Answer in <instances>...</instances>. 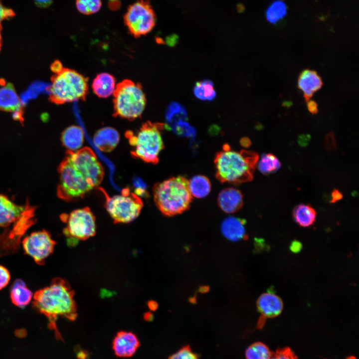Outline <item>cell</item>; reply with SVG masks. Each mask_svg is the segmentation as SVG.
<instances>
[{"label": "cell", "instance_id": "7dc6e473", "mask_svg": "<svg viewBox=\"0 0 359 359\" xmlns=\"http://www.w3.org/2000/svg\"><path fill=\"white\" fill-rule=\"evenodd\" d=\"M145 316L146 317V319H147L148 320H151V319H153V315L151 313H147Z\"/></svg>", "mask_w": 359, "mask_h": 359}, {"label": "cell", "instance_id": "484cf974", "mask_svg": "<svg viewBox=\"0 0 359 359\" xmlns=\"http://www.w3.org/2000/svg\"><path fill=\"white\" fill-rule=\"evenodd\" d=\"M194 96L201 100L211 101L216 95L213 82L209 80H203L196 82L193 88Z\"/></svg>", "mask_w": 359, "mask_h": 359}, {"label": "cell", "instance_id": "f1b7e54d", "mask_svg": "<svg viewBox=\"0 0 359 359\" xmlns=\"http://www.w3.org/2000/svg\"><path fill=\"white\" fill-rule=\"evenodd\" d=\"M77 10L84 14H91L98 12L102 6L101 0H76Z\"/></svg>", "mask_w": 359, "mask_h": 359}, {"label": "cell", "instance_id": "52a82bcc", "mask_svg": "<svg viewBox=\"0 0 359 359\" xmlns=\"http://www.w3.org/2000/svg\"><path fill=\"white\" fill-rule=\"evenodd\" d=\"M113 94L114 116L133 120L141 116L146 98L140 84L125 79L116 85Z\"/></svg>", "mask_w": 359, "mask_h": 359}, {"label": "cell", "instance_id": "3957f363", "mask_svg": "<svg viewBox=\"0 0 359 359\" xmlns=\"http://www.w3.org/2000/svg\"><path fill=\"white\" fill-rule=\"evenodd\" d=\"M259 159L257 153L246 150L237 151L224 144L215 156V176L221 182L238 184L252 180Z\"/></svg>", "mask_w": 359, "mask_h": 359}, {"label": "cell", "instance_id": "6da1fadb", "mask_svg": "<svg viewBox=\"0 0 359 359\" xmlns=\"http://www.w3.org/2000/svg\"><path fill=\"white\" fill-rule=\"evenodd\" d=\"M60 182L57 195L70 201L83 197L103 180L104 170L96 155L89 148L67 151L58 168Z\"/></svg>", "mask_w": 359, "mask_h": 359}, {"label": "cell", "instance_id": "277c9868", "mask_svg": "<svg viewBox=\"0 0 359 359\" xmlns=\"http://www.w3.org/2000/svg\"><path fill=\"white\" fill-rule=\"evenodd\" d=\"M156 205L165 215L172 216L187 210L192 199L188 180L184 177H173L155 184L153 187Z\"/></svg>", "mask_w": 359, "mask_h": 359}, {"label": "cell", "instance_id": "8d00e7d4", "mask_svg": "<svg viewBox=\"0 0 359 359\" xmlns=\"http://www.w3.org/2000/svg\"><path fill=\"white\" fill-rule=\"evenodd\" d=\"M14 15L12 10L3 6L0 1V25L2 21Z\"/></svg>", "mask_w": 359, "mask_h": 359}, {"label": "cell", "instance_id": "e575fe53", "mask_svg": "<svg viewBox=\"0 0 359 359\" xmlns=\"http://www.w3.org/2000/svg\"><path fill=\"white\" fill-rule=\"evenodd\" d=\"M10 280V275L7 269L0 265V290L7 285Z\"/></svg>", "mask_w": 359, "mask_h": 359}, {"label": "cell", "instance_id": "f6af8a7d", "mask_svg": "<svg viewBox=\"0 0 359 359\" xmlns=\"http://www.w3.org/2000/svg\"><path fill=\"white\" fill-rule=\"evenodd\" d=\"M148 305H149V308L152 311H156L158 307V303L154 301H149L148 303Z\"/></svg>", "mask_w": 359, "mask_h": 359}, {"label": "cell", "instance_id": "4316f807", "mask_svg": "<svg viewBox=\"0 0 359 359\" xmlns=\"http://www.w3.org/2000/svg\"><path fill=\"white\" fill-rule=\"evenodd\" d=\"M280 167L279 160L271 153L263 154L258 164L259 171L265 175L276 172Z\"/></svg>", "mask_w": 359, "mask_h": 359}, {"label": "cell", "instance_id": "ee69618b", "mask_svg": "<svg viewBox=\"0 0 359 359\" xmlns=\"http://www.w3.org/2000/svg\"><path fill=\"white\" fill-rule=\"evenodd\" d=\"M210 290L209 286L207 285H201L200 286L198 289V291L201 293H207Z\"/></svg>", "mask_w": 359, "mask_h": 359}, {"label": "cell", "instance_id": "4dcf8cb0", "mask_svg": "<svg viewBox=\"0 0 359 359\" xmlns=\"http://www.w3.org/2000/svg\"><path fill=\"white\" fill-rule=\"evenodd\" d=\"M169 129L180 136L186 137L191 139L195 137V129L186 121H180L170 127Z\"/></svg>", "mask_w": 359, "mask_h": 359}, {"label": "cell", "instance_id": "5b68a950", "mask_svg": "<svg viewBox=\"0 0 359 359\" xmlns=\"http://www.w3.org/2000/svg\"><path fill=\"white\" fill-rule=\"evenodd\" d=\"M165 128L163 123L147 121L136 133L127 132L126 136L132 147V155L147 163H158L164 148L161 131Z\"/></svg>", "mask_w": 359, "mask_h": 359}, {"label": "cell", "instance_id": "5bb4252c", "mask_svg": "<svg viewBox=\"0 0 359 359\" xmlns=\"http://www.w3.org/2000/svg\"><path fill=\"white\" fill-rule=\"evenodd\" d=\"M298 87L303 93L305 100L307 102L314 94L319 90L323 85L321 77L313 70L306 69L299 74Z\"/></svg>", "mask_w": 359, "mask_h": 359}, {"label": "cell", "instance_id": "681fc988", "mask_svg": "<svg viewBox=\"0 0 359 359\" xmlns=\"http://www.w3.org/2000/svg\"><path fill=\"white\" fill-rule=\"evenodd\" d=\"M346 359H357L354 356H350L347 358Z\"/></svg>", "mask_w": 359, "mask_h": 359}, {"label": "cell", "instance_id": "603a6c76", "mask_svg": "<svg viewBox=\"0 0 359 359\" xmlns=\"http://www.w3.org/2000/svg\"><path fill=\"white\" fill-rule=\"evenodd\" d=\"M293 216L295 222L300 226L307 227L315 221L316 212L309 204H299L293 210Z\"/></svg>", "mask_w": 359, "mask_h": 359}, {"label": "cell", "instance_id": "bcb514c9", "mask_svg": "<svg viewBox=\"0 0 359 359\" xmlns=\"http://www.w3.org/2000/svg\"><path fill=\"white\" fill-rule=\"evenodd\" d=\"M188 301L190 303L195 304L196 303V296L194 295L193 296L189 298Z\"/></svg>", "mask_w": 359, "mask_h": 359}, {"label": "cell", "instance_id": "d6986e66", "mask_svg": "<svg viewBox=\"0 0 359 359\" xmlns=\"http://www.w3.org/2000/svg\"><path fill=\"white\" fill-rule=\"evenodd\" d=\"M33 294L26 286L24 282L17 279L12 283L10 290L12 303L19 308H24L33 300Z\"/></svg>", "mask_w": 359, "mask_h": 359}, {"label": "cell", "instance_id": "44dd1931", "mask_svg": "<svg viewBox=\"0 0 359 359\" xmlns=\"http://www.w3.org/2000/svg\"><path fill=\"white\" fill-rule=\"evenodd\" d=\"M84 136L82 129L77 126H71L62 133L61 140L68 151L75 152L82 147Z\"/></svg>", "mask_w": 359, "mask_h": 359}, {"label": "cell", "instance_id": "e0dca14e", "mask_svg": "<svg viewBox=\"0 0 359 359\" xmlns=\"http://www.w3.org/2000/svg\"><path fill=\"white\" fill-rule=\"evenodd\" d=\"M245 223L244 219L233 216L228 217L221 223V232L225 237L232 241L246 240L248 236L245 234Z\"/></svg>", "mask_w": 359, "mask_h": 359}, {"label": "cell", "instance_id": "1f68e13d", "mask_svg": "<svg viewBox=\"0 0 359 359\" xmlns=\"http://www.w3.org/2000/svg\"><path fill=\"white\" fill-rule=\"evenodd\" d=\"M169 359H199V358L188 345H186L171 355Z\"/></svg>", "mask_w": 359, "mask_h": 359}, {"label": "cell", "instance_id": "2e32d148", "mask_svg": "<svg viewBox=\"0 0 359 359\" xmlns=\"http://www.w3.org/2000/svg\"><path fill=\"white\" fill-rule=\"evenodd\" d=\"M27 208V207L15 204L0 194V227H7L18 219Z\"/></svg>", "mask_w": 359, "mask_h": 359}, {"label": "cell", "instance_id": "74e56055", "mask_svg": "<svg viewBox=\"0 0 359 359\" xmlns=\"http://www.w3.org/2000/svg\"><path fill=\"white\" fill-rule=\"evenodd\" d=\"M307 109L312 114H316L318 112L317 103L313 100H309L307 102Z\"/></svg>", "mask_w": 359, "mask_h": 359}, {"label": "cell", "instance_id": "7402d4cb", "mask_svg": "<svg viewBox=\"0 0 359 359\" xmlns=\"http://www.w3.org/2000/svg\"><path fill=\"white\" fill-rule=\"evenodd\" d=\"M20 97L12 85L6 84L0 88V110L15 111L21 104Z\"/></svg>", "mask_w": 359, "mask_h": 359}, {"label": "cell", "instance_id": "7c38bea8", "mask_svg": "<svg viewBox=\"0 0 359 359\" xmlns=\"http://www.w3.org/2000/svg\"><path fill=\"white\" fill-rule=\"evenodd\" d=\"M140 346L137 336L133 332H118L112 341V349L115 355L119 358L132 357Z\"/></svg>", "mask_w": 359, "mask_h": 359}, {"label": "cell", "instance_id": "c3c4849f", "mask_svg": "<svg viewBox=\"0 0 359 359\" xmlns=\"http://www.w3.org/2000/svg\"><path fill=\"white\" fill-rule=\"evenodd\" d=\"M1 32H0V49L1 45Z\"/></svg>", "mask_w": 359, "mask_h": 359}, {"label": "cell", "instance_id": "f35d334b", "mask_svg": "<svg viewBox=\"0 0 359 359\" xmlns=\"http://www.w3.org/2000/svg\"><path fill=\"white\" fill-rule=\"evenodd\" d=\"M343 198L342 193L337 189H335L332 192V199L331 202L335 203L337 201L341 200Z\"/></svg>", "mask_w": 359, "mask_h": 359}, {"label": "cell", "instance_id": "7bdbcfd3", "mask_svg": "<svg viewBox=\"0 0 359 359\" xmlns=\"http://www.w3.org/2000/svg\"><path fill=\"white\" fill-rule=\"evenodd\" d=\"M240 143L243 147L247 148L251 145V142L249 138L244 137L241 140Z\"/></svg>", "mask_w": 359, "mask_h": 359}, {"label": "cell", "instance_id": "ffe728a7", "mask_svg": "<svg viewBox=\"0 0 359 359\" xmlns=\"http://www.w3.org/2000/svg\"><path fill=\"white\" fill-rule=\"evenodd\" d=\"M92 88L94 93L101 98H107L114 92L116 87V80L111 74L100 73L94 79Z\"/></svg>", "mask_w": 359, "mask_h": 359}, {"label": "cell", "instance_id": "d4e9b609", "mask_svg": "<svg viewBox=\"0 0 359 359\" xmlns=\"http://www.w3.org/2000/svg\"><path fill=\"white\" fill-rule=\"evenodd\" d=\"M167 124L165 128H169L180 121H186L187 114L185 108L180 104L172 101L167 109L166 114Z\"/></svg>", "mask_w": 359, "mask_h": 359}, {"label": "cell", "instance_id": "30bf717a", "mask_svg": "<svg viewBox=\"0 0 359 359\" xmlns=\"http://www.w3.org/2000/svg\"><path fill=\"white\" fill-rule=\"evenodd\" d=\"M61 219L66 223L64 234L78 240H86L96 233L95 218L89 207L77 209L68 215H62Z\"/></svg>", "mask_w": 359, "mask_h": 359}, {"label": "cell", "instance_id": "ac0fdd59", "mask_svg": "<svg viewBox=\"0 0 359 359\" xmlns=\"http://www.w3.org/2000/svg\"><path fill=\"white\" fill-rule=\"evenodd\" d=\"M119 139V134L115 129L105 127L96 133L93 141L95 146L101 151L110 152L116 147Z\"/></svg>", "mask_w": 359, "mask_h": 359}, {"label": "cell", "instance_id": "cb8c5ba5", "mask_svg": "<svg viewBox=\"0 0 359 359\" xmlns=\"http://www.w3.org/2000/svg\"><path fill=\"white\" fill-rule=\"evenodd\" d=\"M189 189L192 197L198 198L207 196L211 190V185L209 179L203 175H196L188 180Z\"/></svg>", "mask_w": 359, "mask_h": 359}, {"label": "cell", "instance_id": "836d02e7", "mask_svg": "<svg viewBox=\"0 0 359 359\" xmlns=\"http://www.w3.org/2000/svg\"><path fill=\"white\" fill-rule=\"evenodd\" d=\"M274 354L277 359H298L293 352L288 347L279 349Z\"/></svg>", "mask_w": 359, "mask_h": 359}, {"label": "cell", "instance_id": "d590c367", "mask_svg": "<svg viewBox=\"0 0 359 359\" xmlns=\"http://www.w3.org/2000/svg\"><path fill=\"white\" fill-rule=\"evenodd\" d=\"M324 145L325 148L329 151L333 152L337 147V144L335 134L333 132H329L326 136L324 140Z\"/></svg>", "mask_w": 359, "mask_h": 359}, {"label": "cell", "instance_id": "d6a6232c", "mask_svg": "<svg viewBox=\"0 0 359 359\" xmlns=\"http://www.w3.org/2000/svg\"><path fill=\"white\" fill-rule=\"evenodd\" d=\"M44 85L43 84L40 83L31 85L27 91L25 92L23 95L22 96V98L20 99L21 103L27 101L30 98L35 97L41 92L43 91L46 89Z\"/></svg>", "mask_w": 359, "mask_h": 359}, {"label": "cell", "instance_id": "ab89813d", "mask_svg": "<svg viewBox=\"0 0 359 359\" xmlns=\"http://www.w3.org/2000/svg\"><path fill=\"white\" fill-rule=\"evenodd\" d=\"M291 251L297 253L300 251L302 248V244L298 241H294L291 244L290 247Z\"/></svg>", "mask_w": 359, "mask_h": 359}, {"label": "cell", "instance_id": "9a60e30c", "mask_svg": "<svg viewBox=\"0 0 359 359\" xmlns=\"http://www.w3.org/2000/svg\"><path fill=\"white\" fill-rule=\"evenodd\" d=\"M217 201L222 211L227 213H233L242 207L243 197L238 189L229 187L223 189L219 192Z\"/></svg>", "mask_w": 359, "mask_h": 359}, {"label": "cell", "instance_id": "7a4b0ae2", "mask_svg": "<svg viewBox=\"0 0 359 359\" xmlns=\"http://www.w3.org/2000/svg\"><path fill=\"white\" fill-rule=\"evenodd\" d=\"M74 297V292L69 283L60 278L53 279L49 286L37 291L33 295V307L47 317L49 327L54 331L59 339L62 338L56 326L58 317H64L71 321L77 317Z\"/></svg>", "mask_w": 359, "mask_h": 359}, {"label": "cell", "instance_id": "8fae6325", "mask_svg": "<svg viewBox=\"0 0 359 359\" xmlns=\"http://www.w3.org/2000/svg\"><path fill=\"white\" fill-rule=\"evenodd\" d=\"M55 244L51 235L45 230L33 232L22 241L25 253L40 265L52 253Z\"/></svg>", "mask_w": 359, "mask_h": 359}, {"label": "cell", "instance_id": "b9f144b4", "mask_svg": "<svg viewBox=\"0 0 359 359\" xmlns=\"http://www.w3.org/2000/svg\"><path fill=\"white\" fill-rule=\"evenodd\" d=\"M63 68L59 61H55L52 65V70L55 73L59 72Z\"/></svg>", "mask_w": 359, "mask_h": 359}, {"label": "cell", "instance_id": "ba28073f", "mask_svg": "<svg viewBox=\"0 0 359 359\" xmlns=\"http://www.w3.org/2000/svg\"><path fill=\"white\" fill-rule=\"evenodd\" d=\"M105 206L115 223H126L139 216L143 203L138 195L125 188L121 194L107 197Z\"/></svg>", "mask_w": 359, "mask_h": 359}, {"label": "cell", "instance_id": "83f0119b", "mask_svg": "<svg viewBox=\"0 0 359 359\" xmlns=\"http://www.w3.org/2000/svg\"><path fill=\"white\" fill-rule=\"evenodd\" d=\"M273 353L261 342H256L249 346L245 351L246 359H270Z\"/></svg>", "mask_w": 359, "mask_h": 359}, {"label": "cell", "instance_id": "60d3db41", "mask_svg": "<svg viewBox=\"0 0 359 359\" xmlns=\"http://www.w3.org/2000/svg\"><path fill=\"white\" fill-rule=\"evenodd\" d=\"M37 5L40 6L45 7L52 3L53 0H34Z\"/></svg>", "mask_w": 359, "mask_h": 359}, {"label": "cell", "instance_id": "f546056e", "mask_svg": "<svg viewBox=\"0 0 359 359\" xmlns=\"http://www.w3.org/2000/svg\"><path fill=\"white\" fill-rule=\"evenodd\" d=\"M286 13V7L282 1H274L268 8L266 16L269 21L275 23Z\"/></svg>", "mask_w": 359, "mask_h": 359}, {"label": "cell", "instance_id": "4fadbf2b", "mask_svg": "<svg viewBox=\"0 0 359 359\" xmlns=\"http://www.w3.org/2000/svg\"><path fill=\"white\" fill-rule=\"evenodd\" d=\"M256 306L258 311L265 318L278 316L283 309L281 299L271 291L261 294L257 300Z\"/></svg>", "mask_w": 359, "mask_h": 359}, {"label": "cell", "instance_id": "8992f818", "mask_svg": "<svg viewBox=\"0 0 359 359\" xmlns=\"http://www.w3.org/2000/svg\"><path fill=\"white\" fill-rule=\"evenodd\" d=\"M49 88L50 99L57 104L86 99L88 79L76 71L63 68L52 76Z\"/></svg>", "mask_w": 359, "mask_h": 359}, {"label": "cell", "instance_id": "9c48e42d", "mask_svg": "<svg viewBox=\"0 0 359 359\" xmlns=\"http://www.w3.org/2000/svg\"><path fill=\"white\" fill-rule=\"evenodd\" d=\"M124 20L129 32L137 38L153 29L156 23V15L149 1L138 0L129 6Z\"/></svg>", "mask_w": 359, "mask_h": 359}]
</instances>
